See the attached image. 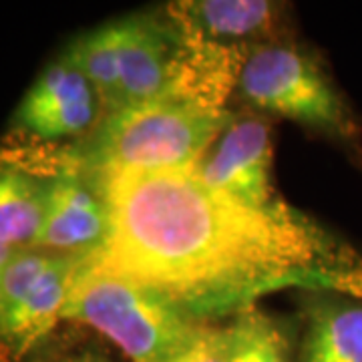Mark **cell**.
I'll return each instance as SVG.
<instances>
[{"label":"cell","mask_w":362,"mask_h":362,"mask_svg":"<svg viewBox=\"0 0 362 362\" xmlns=\"http://www.w3.org/2000/svg\"><path fill=\"white\" fill-rule=\"evenodd\" d=\"M111 232L89 259L151 288L199 322L282 288L362 300V256L286 202L256 207L189 171L93 175Z\"/></svg>","instance_id":"1"},{"label":"cell","mask_w":362,"mask_h":362,"mask_svg":"<svg viewBox=\"0 0 362 362\" xmlns=\"http://www.w3.org/2000/svg\"><path fill=\"white\" fill-rule=\"evenodd\" d=\"M233 117L163 97L105 115L59 168L87 175L189 171Z\"/></svg>","instance_id":"2"},{"label":"cell","mask_w":362,"mask_h":362,"mask_svg":"<svg viewBox=\"0 0 362 362\" xmlns=\"http://www.w3.org/2000/svg\"><path fill=\"white\" fill-rule=\"evenodd\" d=\"M61 320L99 330L131 362H163L185 346L206 322L168 298L83 259Z\"/></svg>","instance_id":"3"},{"label":"cell","mask_w":362,"mask_h":362,"mask_svg":"<svg viewBox=\"0 0 362 362\" xmlns=\"http://www.w3.org/2000/svg\"><path fill=\"white\" fill-rule=\"evenodd\" d=\"M240 95L259 111L292 119L344 145H356L361 129L344 95L322 63L296 45L266 42L247 57Z\"/></svg>","instance_id":"4"},{"label":"cell","mask_w":362,"mask_h":362,"mask_svg":"<svg viewBox=\"0 0 362 362\" xmlns=\"http://www.w3.org/2000/svg\"><path fill=\"white\" fill-rule=\"evenodd\" d=\"M87 256L18 250L0 280V362H21L61 320Z\"/></svg>","instance_id":"5"},{"label":"cell","mask_w":362,"mask_h":362,"mask_svg":"<svg viewBox=\"0 0 362 362\" xmlns=\"http://www.w3.org/2000/svg\"><path fill=\"white\" fill-rule=\"evenodd\" d=\"M103 107L97 93L65 52L26 90L14 113V127L39 141L83 137L99 125Z\"/></svg>","instance_id":"6"},{"label":"cell","mask_w":362,"mask_h":362,"mask_svg":"<svg viewBox=\"0 0 362 362\" xmlns=\"http://www.w3.org/2000/svg\"><path fill=\"white\" fill-rule=\"evenodd\" d=\"M189 173L247 206L278 202L272 189L270 127L258 117H233L228 129Z\"/></svg>","instance_id":"7"},{"label":"cell","mask_w":362,"mask_h":362,"mask_svg":"<svg viewBox=\"0 0 362 362\" xmlns=\"http://www.w3.org/2000/svg\"><path fill=\"white\" fill-rule=\"evenodd\" d=\"M109 26L119 111L168 97L175 57V35L168 18L133 14Z\"/></svg>","instance_id":"8"},{"label":"cell","mask_w":362,"mask_h":362,"mask_svg":"<svg viewBox=\"0 0 362 362\" xmlns=\"http://www.w3.org/2000/svg\"><path fill=\"white\" fill-rule=\"evenodd\" d=\"M109 232L111 216L99 181L75 169L49 175L47 209L35 247L90 256L103 250Z\"/></svg>","instance_id":"9"},{"label":"cell","mask_w":362,"mask_h":362,"mask_svg":"<svg viewBox=\"0 0 362 362\" xmlns=\"http://www.w3.org/2000/svg\"><path fill=\"white\" fill-rule=\"evenodd\" d=\"M280 13V4L268 0H181L165 6L175 28L252 51L270 42Z\"/></svg>","instance_id":"10"},{"label":"cell","mask_w":362,"mask_h":362,"mask_svg":"<svg viewBox=\"0 0 362 362\" xmlns=\"http://www.w3.org/2000/svg\"><path fill=\"white\" fill-rule=\"evenodd\" d=\"M300 362H362V300L314 294L306 306Z\"/></svg>","instance_id":"11"},{"label":"cell","mask_w":362,"mask_h":362,"mask_svg":"<svg viewBox=\"0 0 362 362\" xmlns=\"http://www.w3.org/2000/svg\"><path fill=\"white\" fill-rule=\"evenodd\" d=\"M49 177L16 163L0 165V244L35 247L47 209Z\"/></svg>","instance_id":"12"},{"label":"cell","mask_w":362,"mask_h":362,"mask_svg":"<svg viewBox=\"0 0 362 362\" xmlns=\"http://www.w3.org/2000/svg\"><path fill=\"white\" fill-rule=\"evenodd\" d=\"M232 362H290V340L270 314L256 306L238 312L228 326Z\"/></svg>","instance_id":"13"},{"label":"cell","mask_w":362,"mask_h":362,"mask_svg":"<svg viewBox=\"0 0 362 362\" xmlns=\"http://www.w3.org/2000/svg\"><path fill=\"white\" fill-rule=\"evenodd\" d=\"M163 362H232L228 326L220 328L206 322L185 346Z\"/></svg>","instance_id":"14"},{"label":"cell","mask_w":362,"mask_h":362,"mask_svg":"<svg viewBox=\"0 0 362 362\" xmlns=\"http://www.w3.org/2000/svg\"><path fill=\"white\" fill-rule=\"evenodd\" d=\"M59 362H109V358L105 356L103 352H99V350L87 349L81 350V352H75V354H71V356H66V358Z\"/></svg>","instance_id":"15"},{"label":"cell","mask_w":362,"mask_h":362,"mask_svg":"<svg viewBox=\"0 0 362 362\" xmlns=\"http://www.w3.org/2000/svg\"><path fill=\"white\" fill-rule=\"evenodd\" d=\"M18 250H14V247L4 246V244H0V280H2V274H4V268L8 266V262L13 259V256L16 254Z\"/></svg>","instance_id":"16"}]
</instances>
